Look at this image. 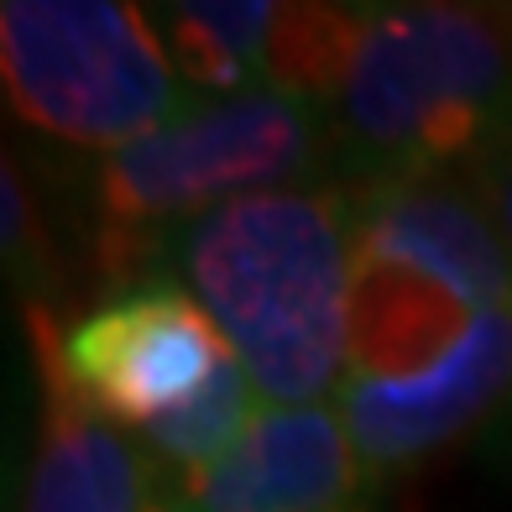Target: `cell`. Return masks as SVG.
<instances>
[{
    "mask_svg": "<svg viewBox=\"0 0 512 512\" xmlns=\"http://www.w3.org/2000/svg\"><path fill=\"white\" fill-rule=\"evenodd\" d=\"M162 272L225 330L262 403H330L351 371L356 189L298 183L183 225Z\"/></svg>",
    "mask_w": 512,
    "mask_h": 512,
    "instance_id": "6da1fadb",
    "label": "cell"
},
{
    "mask_svg": "<svg viewBox=\"0 0 512 512\" xmlns=\"http://www.w3.org/2000/svg\"><path fill=\"white\" fill-rule=\"evenodd\" d=\"M340 183L465 173L512 131V11L361 6L330 105Z\"/></svg>",
    "mask_w": 512,
    "mask_h": 512,
    "instance_id": "7a4b0ae2",
    "label": "cell"
},
{
    "mask_svg": "<svg viewBox=\"0 0 512 512\" xmlns=\"http://www.w3.org/2000/svg\"><path fill=\"white\" fill-rule=\"evenodd\" d=\"M335 162L330 121L277 84L241 95H199L152 136L95 162V204L105 267L115 283L131 267L162 262L173 230L251 194L319 183Z\"/></svg>",
    "mask_w": 512,
    "mask_h": 512,
    "instance_id": "3957f363",
    "label": "cell"
},
{
    "mask_svg": "<svg viewBox=\"0 0 512 512\" xmlns=\"http://www.w3.org/2000/svg\"><path fill=\"white\" fill-rule=\"evenodd\" d=\"M0 84L37 136L100 157L194 105L157 21L126 0H6Z\"/></svg>",
    "mask_w": 512,
    "mask_h": 512,
    "instance_id": "277c9868",
    "label": "cell"
},
{
    "mask_svg": "<svg viewBox=\"0 0 512 512\" xmlns=\"http://www.w3.org/2000/svg\"><path fill=\"white\" fill-rule=\"evenodd\" d=\"M58 351L84 398L131 434L183 408L225 361H236L225 330L173 277H142L105 298L58 335Z\"/></svg>",
    "mask_w": 512,
    "mask_h": 512,
    "instance_id": "5b68a950",
    "label": "cell"
},
{
    "mask_svg": "<svg viewBox=\"0 0 512 512\" xmlns=\"http://www.w3.org/2000/svg\"><path fill=\"white\" fill-rule=\"evenodd\" d=\"M377 486L335 398L262 403L220 460L168 476V502L178 512H371Z\"/></svg>",
    "mask_w": 512,
    "mask_h": 512,
    "instance_id": "8992f818",
    "label": "cell"
},
{
    "mask_svg": "<svg viewBox=\"0 0 512 512\" xmlns=\"http://www.w3.org/2000/svg\"><path fill=\"white\" fill-rule=\"evenodd\" d=\"M335 403L377 481L439 455L481 418L512 408V309L481 314L476 330L418 377H345Z\"/></svg>",
    "mask_w": 512,
    "mask_h": 512,
    "instance_id": "52a82bcc",
    "label": "cell"
},
{
    "mask_svg": "<svg viewBox=\"0 0 512 512\" xmlns=\"http://www.w3.org/2000/svg\"><path fill=\"white\" fill-rule=\"evenodd\" d=\"M27 335L42 377V424L21 512H152L168 486V465L142 445V434L84 398L58 351L63 324H53L42 304L27 309Z\"/></svg>",
    "mask_w": 512,
    "mask_h": 512,
    "instance_id": "ba28073f",
    "label": "cell"
},
{
    "mask_svg": "<svg viewBox=\"0 0 512 512\" xmlns=\"http://www.w3.org/2000/svg\"><path fill=\"white\" fill-rule=\"evenodd\" d=\"M356 267L429 277L476 314L512 309V251L465 173L356 189Z\"/></svg>",
    "mask_w": 512,
    "mask_h": 512,
    "instance_id": "9c48e42d",
    "label": "cell"
},
{
    "mask_svg": "<svg viewBox=\"0 0 512 512\" xmlns=\"http://www.w3.org/2000/svg\"><path fill=\"white\" fill-rule=\"evenodd\" d=\"M476 309L450 288L398 267H356L351 288V371L366 382L418 377L476 330Z\"/></svg>",
    "mask_w": 512,
    "mask_h": 512,
    "instance_id": "30bf717a",
    "label": "cell"
},
{
    "mask_svg": "<svg viewBox=\"0 0 512 512\" xmlns=\"http://www.w3.org/2000/svg\"><path fill=\"white\" fill-rule=\"evenodd\" d=\"M272 0H194V6H162L157 32L173 53V68L209 95H241L251 84H267L272 32H277Z\"/></svg>",
    "mask_w": 512,
    "mask_h": 512,
    "instance_id": "8fae6325",
    "label": "cell"
},
{
    "mask_svg": "<svg viewBox=\"0 0 512 512\" xmlns=\"http://www.w3.org/2000/svg\"><path fill=\"white\" fill-rule=\"evenodd\" d=\"M262 408V392L251 387L241 361H225L215 377L204 382V392H194L183 408L162 413L157 424L142 429V445L168 465V476L183 471H204L209 460H220L236 439L246 434V424Z\"/></svg>",
    "mask_w": 512,
    "mask_h": 512,
    "instance_id": "7c38bea8",
    "label": "cell"
},
{
    "mask_svg": "<svg viewBox=\"0 0 512 512\" xmlns=\"http://www.w3.org/2000/svg\"><path fill=\"white\" fill-rule=\"evenodd\" d=\"M0 204H6V225H0V246H6V272L21 293H37L48 283L53 267V241L48 225H42V204L21 157L6 152V168H0Z\"/></svg>",
    "mask_w": 512,
    "mask_h": 512,
    "instance_id": "4fadbf2b",
    "label": "cell"
},
{
    "mask_svg": "<svg viewBox=\"0 0 512 512\" xmlns=\"http://www.w3.org/2000/svg\"><path fill=\"white\" fill-rule=\"evenodd\" d=\"M465 183L476 189V199L486 204V215H492V225L502 230V241L512 251V131L465 168Z\"/></svg>",
    "mask_w": 512,
    "mask_h": 512,
    "instance_id": "5bb4252c",
    "label": "cell"
},
{
    "mask_svg": "<svg viewBox=\"0 0 512 512\" xmlns=\"http://www.w3.org/2000/svg\"><path fill=\"white\" fill-rule=\"evenodd\" d=\"M507 418H512V408H507Z\"/></svg>",
    "mask_w": 512,
    "mask_h": 512,
    "instance_id": "9a60e30c",
    "label": "cell"
}]
</instances>
